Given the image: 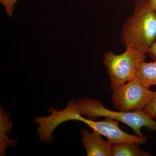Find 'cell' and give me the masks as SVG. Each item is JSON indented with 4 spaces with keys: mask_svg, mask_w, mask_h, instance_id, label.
Here are the masks:
<instances>
[{
    "mask_svg": "<svg viewBox=\"0 0 156 156\" xmlns=\"http://www.w3.org/2000/svg\"><path fill=\"white\" fill-rule=\"evenodd\" d=\"M124 48L134 47L147 54L156 41V13L147 0H136L120 36Z\"/></svg>",
    "mask_w": 156,
    "mask_h": 156,
    "instance_id": "1",
    "label": "cell"
},
{
    "mask_svg": "<svg viewBox=\"0 0 156 156\" xmlns=\"http://www.w3.org/2000/svg\"><path fill=\"white\" fill-rule=\"evenodd\" d=\"M81 115H85L90 120L98 117H110L122 122L130 127L136 136H145L141 129L146 127L148 130L156 132V121L144 110L124 112L114 111L106 108L98 100L87 97L76 99Z\"/></svg>",
    "mask_w": 156,
    "mask_h": 156,
    "instance_id": "2",
    "label": "cell"
},
{
    "mask_svg": "<svg viewBox=\"0 0 156 156\" xmlns=\"http://www.w3.org/2000/svg\"><path fill=\"white\" fill-rule=\"evenodd\" d=\"M124 53L118 55L111 51L104 54L103 62L107 69L111 90L135 79L136 70L145 61L146 53L134 47H128Z\"/></svg>",
    "mask_w": 156,
    "mask_h": 156,
    "instance_id": "3",
    "label": "cell"
},
{
    "mask_svg": "<svg viewBox=\"0 0 156 156\" xmlns=\"http://www.w3.org/2000/svg\"><path fill=\"white\" fill-rule=\"evenodd\" d=\"M112 101L119 111L144 110L156 92L142 85L135 78L113 90Z\"/></svg>",
    "mask_w": 156,
    "mask_h": 156,
    "instance_id": "4",
    "label": "cell"
},
{
    "mask_svg": "<svg viewBox=\"0 0 156 156\" xmlns=\"http://www.w3.org/2000/svg\"><path fill=\"white\" fill-rule=\"evenodd\" d=\"M49 111L51 115L47 117H37L34 120V124H39L37 134L40 141L51 144L54 139L52 136L53 131L58 126L67 121H78L81 115L77 101H70L64 109L57 111L50 107Z\"/></svg>",
    "mask_w": 156,
    "mask_h": 156,
    "instance_id": "5",
    "label": "cell"
},
{
    "mask_svg": "<svg viewBox=\"0 0 156 156\" xmlns=\"http://www.w3.org/2000/svg\"><path fill=\"white\" fill-rule=\"evenodd\" d=\"M78 121L86 124L93 131L107 137V141L112 144L131 143L139 145L144 144L147 140L146 136L131 135L124 132L119 127V121L110 117H105L104 121L97 122L81 116Z\"/></svg>",
    "mask_w": 156,
    "mask_h": 156,
    "instance_id": "6",
    "label": "cell"
},
{
    "mask_svg": "<svg viewBox=\"0 0 156 156\" xmlns=\"http://www.w3.org/2000/svg\"><path fill=\"white\" fill-rule=\"evenodd\" d=\"M82 141L86 149L87 156H112V145L104 140L102 135L93 131L82 130Z\"/></svg>",
    "mask_w": 156,
    "mask_h": 156,
    "instance_id": "7",
    "label": "cell"
},
{
    "mask_svg": "<svg viewBox=\"0 0 156 156\" xmlns=\"http://www.w3.org/2000/svg\"><path fill=\"white\" fill-rule=\"evenodd\" d=\"M13 129V123L10 119L9 113L0 108V155L5 156V151L9 146L16 147L17 140L9 138L7 134L11 133Z\"/></svg>",
    "mask_w": 156,
    "mask_h": 156,
    "instance_id": "8",
    "label": "cell"
},
{
    "mask_svg": "<svg viewBox=\"0 0 156 156\" xmlns=\"http://www.w3.org/2000/svg\"><path fill=\"white\" fill-rule=\"evenodd\" d=\"M135 78L146 87L156 85V60L140 63L136 70Z\"/></svg>",
    "mask_w": 156,
    "mask_h": 156,
    "instance_id": "9",
    "label": "cell"
},
{
    "mask_svg": "<svg viewBox=\"0 0 156 156\" xmlns=\"http://www.w3.org/2000/svg\"><path fill=\"white\" fill-rule=\"evenodd\" d=\"M113 156H151L148 152L142 151L138 144L131 143H123L112 145Z\"/></svg>",
    "mask_w": 156,
    "mask_h": 156,
    "instance_id": "10",
    "label": "cell"
},
{
    "mask_svg": "<svg viewBox=\"0 0 156 156\" xmlns=\"http://www.w3.org/2000/svg\"><path fill=\"white\" fill-rule=\"evenodd\" d=\"M144 111L152 119H156V92L153 98Z\"/></svg>",
    "mask_w": 156,
    "mask_h": 156,
    "instance_id": "11",
    "label": "cell"
},
{
    "mask_svg": "<svg viewBox=\"0 0 156 156\" xmlns=\"http://www.w3.org/2000/svg\"><path fill=\"white\" fill-rule=\"evenodd\" d=\"M17 1L18 0H0V2L6 9V14L10 18L13 16L14 6Z\"/></svg>",
    "mask_w": 156,
    "mask_h": 156,
    "instance_id": "12",
    "label": "cell"
},
{
    "mask_svg": "<svg viewBox=\"0 0 156 156\" xmlns=\"http://www.w3.org/2000/svg\"><path fill=\"white\" fill-rule=\"evenodd\" d=\"M147 54L149 55L150 57L153 60H156V41L150 48Z\"/></svg>",
    "mask_w": 156,
    "mask_h": 156,
    "instance_id": "13",
    "label": "cell"
},
{
    "mask_svg": "<svg viewBox=\"0 0 156 156\" xmlns=\"http://www.w3.org/2000/svg\"><path fill=\"white\" fill-rule=\"evenodd\" d=\"M147 1L156 13V0H147Z\"/></svg>",
    "mask_w": 156,
    "mask_h": 156,
    "instance_id": "14",
    "label": "cell"
}]
</instances>
